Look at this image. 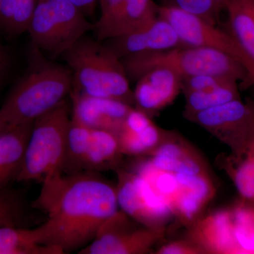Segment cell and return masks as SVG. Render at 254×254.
I'll list each match as a JSON object with an SVG mask.
<instances>
[{
	"label": "cell",
	"instance_id": "obj_27",
	"mask_svg": "<svg viewBox=\"0 0 254 254\" xmlns=\"http://www.w3.org/2000/svg\"><path fill=\"white\" fill-rule=\"evenodd\" d=\"M173 5L216 25L227 0H172Z\"/></svg>",
	"mask_w": 254,
	"mask_h": 254
},
{
	"label": "cell",
	"instance_id": "obj_18",
	"mask_svg": "<svg viewBox=\"0 0 254 254\" xmlns=\"http://www.w3.org/2000/svg\"><path fill=\"white\" fill-rule=\"evenodd\" d=\"M158 8L153 0H125L121 11L107 31L104 41L146 26L158 17Z\"/></svg>",
	"mask_w": 254,
	"mask_h": 254
},
{
	"label": "cell",
	"instance_id": "obj_26",
	"mask_svg": "<svg viewBox=\"0 0 254 254\" xmlns=\"http://www.w3.org/2000/svg\"><path fill=\"white\" fill-rule=\"evenodd\" d=\"M224 167L242 199L254 204V174L248 159L231 156L227 159Z\"/></svg>",
	"mask_w": 254,
	"mask_h": 254
},
{
	"label": "cell",
	"instance_id": "obj_25",
	"mask_svg": "<svg viewBox=\"0 0 254 254\" xmlns=\"http://www.w3.org/2000/svg\"><path fill=\"white\" fill-rule=\"evenodd\" d=\"M136 172L148 180L155 192L170 205L174 214V206L180 190L176 175L155 168L150 160L140 165Z\"/></svg>",
	"mask_w": 254,
	"mask_h": 254
},
{
	"label": "cell",
	"instance_id": "obj_32",
	"mask_svg": "<svg viewBox=\"0 0 254 254\" xmlns=\"http://www.w3.org/2000/svg\"><path fill=\"white\" fill-rule=\"evenodd\" d=\"M16 12V0H0V26L11 35Z\"/></svg>",
	"mask_w": 254,
	"mask_h": 254
},
{
	"label": "cell",
	"instance_id": "obj_36",
	"mask_svg": "<svg viewBox=\"0 0 254 254\" xmlns=\"http://www.w3.org/2000/svg\"><path fill=\"white\" fill-rule=\"evenodd\" d=\"M250 81L251 83H253L254 85V74L250 76Z\"/></svg>",
	"mask_w": 254,
	"mask_h": 254
},
{
	"label": "cell",
	"instance_id": "obj_1",
	"mask_svg": "<svg viewBox=\"0 0 254 254\" xmlns=\"http://www.w3.org/2000/svg\"><path fill=\"white\" fill-rule=\"evenodd\" d=\"M41 184L32 203L47 215L44 223L36 228L38 243L63 254L89 245L120 208L116 187L96 172L58 174Z\"/></svg>",
	"mask_w": 254,
	"mask_h": 254
},
{
	"label": "cell",
	"instance_id": "obj_14",
	"mask_svg": "<svg viewBox=\"0 0 254 254\" xmlns=\"http://www.w3.org/2000/svg\"><path fill=\"white\" fill-rule=\"evenodd\" d=\"M188 238L203 254H240L234 234L230 209L198 219L190 225Z\"/></svg>",
	"mask_w": 254,
	"mask_h": 254
},
{
	"label": "cell",
	"instance_id": "obj_7",
	"mask_svg": "<svg viewBox=\"0 0 254 254\" xmlns=\"http://www.w3.org/2000/svg\"><path fill=\"white\" fill-rule=\"evenodd\" d=\"M186 118L226 145L234 158H243L254 144V105L244 103L241 99L227 102Z\"/></svg>",
	"mask_w": 254,
	"mask_h": 254
},
{
	"label": "cell",
	"instance_id": "obj_15",
	"mask_svg": "<svg viewBox=\"0 0 254 254\" xmlns=\"http://www.w3.org/2000/svg\"><path fill=\"white\" fill-rule=\"evenodd\" d=\"M150 155L152 165L163 171L185 175L208 173L201 157L175 133L166 132L163 141Z\"/></svg>",
	"mask_w": 254,
	"mask_h": 254
},
{
	"label": "cell",
	"instance_id": "obj_31",
	"mask_svg": "<svg viewBox=\"0 0 254 254\" xmlns=\"http://www.w3.org/2000/svg\"><path fill=\"white\" fill-rule=\"evenodd\" d=\"M158 254H203L198 247L189 240L175 241L164 245L158 249Z\"/></svg>",
	"mask_w": 254,
	"mask_h": 254
},
{
	"label": "cell",
	"instance_id": "obj_28",
	"mask_svg": "<svg viewBox=\"0 0 254 254\" xmlns=\"http://www.w3.org/2000/svg\"><path fill=\"white\" fill-rule=\"evenodd\" d=\"M180 188L199 198L205 204L213 199L215 193L213 182L208 173L198 175L175 174Z\"/></svg>",
	"mask_w": 254,
	"mask_h": 254
},
{
	"label": "cell",
	"instance_id": "obj_12",
	"mask_svg": "<svg viewBox=\"0 0 254 254\" xmlns=\"http://www.w3.org/2000/svg\"><path fill=\"white\" fill-rule=\"evenodd\" d=\"M182 79L168 68L156 67L147 71L136 81L133 91L136 109L150 118L165 109L182 91Z\"/></svg>",
	"mask_w": 254,
	"mask_h": 254
},
{
	"label": "cell",
	"instance_id": "obj_13",
	"mask_svg": "<svg viewBox=\"0 0 254 254\" xmlns=\"http://www.w3.org/2000/svg\"><path fill=\"white\" fill-rule=\"evenodd\" d=\"M106 45L120 59L136 53H149L184 46L173 26L158 16L136 31L107 40Z\"/></svg>",
	"mask_w": 254,
	"mask_h": 254
},
{
	"label": "cell",
	"instance_id": "obj_30",
	"mask_svg": "<svg viewBox=\"0 0 254 254\" xmlns=\"http://www.w3.org/2000/svg\"><path fill=\"white\" fill-rule=\"evenodd\" d=\"M40 0H16V12L11 35L27 31L28 25Z\"/></svg>",
	"mask_w": 254,
	"mask_h": 254
},
{
	"label": "cell",
	"instance_id": "obj_4",
	"mask_svg": "<svg viewBox=\"0 0 254 254\" xmlns=\"http://www.w3.org/2000/svg\"><path fill=\"white\" fill-rule=\"evenodd\" d=\"M128 79L137 81L156 67L173 70L182 78L197 75H215L237 82H250L240 61L219 50L200 47L180 46L172 49L136 53L122 58Z\"/></svg>",
	"mask_w": 254,
	"mask_h": 254
},
{
	"label": "cell",
	"instance_id": "obj_21",
	"mask_svg": "<svg viewBox=\"0 0 254 254\" xmlns=\"http://www.w3.org/2000/svg\"><path fill=\"white\" fill-rule=\"evenodd\" d=\"M56 247L38 243L36 228L0 227V254H61Z\"/></svg>",
	"mask_w": 254,
	"mask_h": 254
},
{
	"label": "cell",
	"instance_id": "obj_24",
	"mask_svg": "<svg viewBox=\"0 0 254 254\" xmlns=\"http://www.w3.org/2000/svg\"><path fill=\"white\" fill-rule=\"evenodd\" d=\"M28 206L21 190H0V227H27Z\"/></svg>",
	"mask_w": 254,
	"mask_h": 254
},
{
	"label": "cell",
	"instance_id": "obj_23",
	"mask_svg": "<svg viewBox=\"0 0 254 254\" xmlns=\"http://www.w3.org/2000/svg\"><path fill=\"white\" fill-rule=\"evenodd\" d=\"M230 210L240 254H254V204L242 199Z\"/></svg>",
	"mask_w": 254,
	"mask_h": 254
},
{
	"label": "cell",
	"instance_id": "obj_22",
	"mask_svg": "<svg viewBox=\"0 0 254 254\" xmlns=\"http://www.w3.org/2000/svg\"><path fill=\"white\" fill-rule=\"evenodd\" d=\"M91 132V128L71 120L64 174L72 175L84 172L83 163L89 143Z\"/></svg>",
	"mask_w": 254,
	"mask_h": 254
},
{
	"label": "cell",
	"instance_id": "obj_37",
	"mask_svg": "<svg viewBox=\"0 0 254 254\" xmlns=\"http://www.w3.org/2000/svg\"><path fill=\"white\" fill-rule=\"evenodd\" d=\"M2 132H3L2 124H1V121H0V133H2Z\"/></svg>",
	"mask_w": 254,
	"mask_h": 254
},
{
	"label": "cell",
	"instance_id": "obj_5",
	"mask_svg": "<svg viewBox=\"0 0 254 254\" xmlns=\"http://www.w3.org/2000/svg\"><path fill=\"white\" fill-rule=\"evenodd\" d=\"M71 124L66 100L33 122L16 182H37L63 173Z\"/></svg>",
	"mask_w": 254,
	"mask_h": 254
},
{
	"label": "cell",
	"instance_id": "obj_19",
	"mask_svg": "<svg viewBox=\"0 0 254 254\" xmlns=\"http://www.w3.org/2000/svg\"><path fill=\"white\" fill-rule=\"evenodd\" d=\"M118 138L113 133L91 129L83 170L98 172L112 168L121 157Z\"/></svg>",
	"mask_w": 254,
	"mask_h": 254
},
{
	"label": "cell",
	"instance_id": "obj_17",
	"mask_svg": "<svg viewBox=\"0 0 254 254\" xmlns=\"http://www.w3.org/2000/svg\"><path fill=\"white\" fill-rule=\"evenodd\" d=\"M227 32L254 62V0H227Z\"/></svg>",
	"mask_w": 254,
	"mask_h": 254
},
{
	"label": "cell",
	"instance_id": "obj_29",
	"mask_svg": "<svg viewBox=\"0 0 254 254\" xmlns=\"http://www.w3.org/2000/svg\"><path fill=\"white\" fill-rule=\"evenodd\" d=\"M100 16L95 23L98 41H103L107 31L118 18L125 0H99Z\"/></svg>",
	"mask_w": 254,
	"mask_h": 254
},
{
	"label": "cell",
	"instance_id": "obj_10",
	"mask_svg": "<svg viewBox=\"0 0 254 254\" xmlns=\"http://www.w3.org/2000/svg\"><path fill=\"white\" fill-rule=\"evenodd\" d=\"M117 187L119 206L130 218L143 227L163 230L173 215V209L153 190L141 174H120Z\"/></svg>",
	"mask_w": 254,
	"mask_h": 254
},
{
	"label": "cell",
	"instance_id": "obj_35",
	"mask_svg": "<svg viewBox=\"0 0 254 254\" xmlns=\"http://www.w3.org/2000/svg\"><path fill=\"white\" fill-rule=\"evenodd\" d=\"M245 156H246V158L248 159L249 161H250L251 166H252L254 174V144L251 146L250 150L246 153Z\"/></svg>",
	"mask_w": 254,
	"mask_h": 254
},
{
	"label": "cell",
	"instance_id": "obj_6",
	"mask_svg": "<svg viewBox=\"0 0 254 254\" xmlns=\"http://www.w3.org/2000/svg\"><path fill=\"white\" fill-rule=\"evenodd\" d=\"M94 27L68 0H40L27 32L31 46L58 58Z\"/></svg>",
	"mask_w": 254,
	"mask_h": 254
},
{
	"label": "cell",
	"instance_id": "obj_2",
	"mask_svg": "<svg viewBox=\"0 0 254 254\" xmlns=\"http://www.w3.org/2000/svg\"><path fill=\"white\" fill-rule=\"evenodd\" d=\"M72 89V73L68 66L46 59L41 50L31 46L27 71L0 108L3 132L33 123L58 106Z\"/></svg>",
	"mask_w": 254,
	"mask_h": 254
},
{
	"label": "cell",
	"instance_id": "obj_16",
	"mask_svg": "<svg viewBox=\"0 0 254 254\" xmlns=\"http://www.w3.org/2000/svg\"><path fill=\"white\" fill-rule=\"evenodd\" d=\"M33 125L23 124L0 133V190L16 182Z\"/></svg>",
	"mask_w": 254,
	"mask_h": 254
},
{
	"label": "cell",
	"instance_id": "obj_33",
	"mask_svg": "<svg viewBox=\"0 0 254 254\" xmlns=\"http://www.w3.org/2000/svg\"><path fill=\"white\" fill-rule=\"evenodd\" d=\"M11 66V56L8 50L0 42V86L6 79Z\"/></svg>",
	"mask_w": 254,
	"mask_h": 254
},
{
	"label": "cell",
	"instance_id": "obj_11",
	"mask_svg": "<svg viewBox=\"0 0 254 254\" xmlns=\"http://www.w3.org/2000/svg\"><path fill=\"white\" fill-rule=\"evenodd\" d=\"M71 120L91 129L103 130L115 136L123 128L131 105L118 100L91 96L72 91Z\"/></svg>",
	"mask_w": 254,
	"mask_h": 254
},
{
	"label": "cell",
	"instance_id": "obj_9",
	"mask_svg": "<svg viewBox=\"0 0 254 254\" xmlns=\"http://www.w3.org/2000/svg\"><path fill=\"white\" fill-rule=\"evenodd\" d=\"M130 217L118 210L100 229L95 240L79 251L80 254H147L161 240L163 230L136 228Z\"/></svg>",
	"mask_w": 254,
	"mask_h": 254
},
{
	"label": "cell",
	"instance_id": "obj_3",
	"mask_svg": "<svg viewBox=\"0 0 254 254\" xmlns=\"http://www.w3.org/2000/svg\"><path fill=\"white\" fill-rule=\"evenodd\" d=\"M63 57L72 73V91L134 104L121 59L106 45L84 36Z\"/></svg>",
	"mask_w": 254,
	"mask_h": 254
},
{
	"label": "cell",
	"instance_id": "obj_20",
	"mask_svg": "<svg viewBox=\"0 0 254 254\" xmlns=\"http://www.w3.org/2000/svg\"><path fill=\"white\" fill-rule=\"evenodd\" d=\"M186 100L185 116L218 106L232 100L241 99L238 82L222 80L216 84L184 93Z\"/></svg>",
	"mask_w": 254,
	"mask_h": 254
},
{
	"label": "cell",
	"instance_id": "obj_8",
	"mask_svg": "<svg viewBox=\"0 0 254 254\" xmlns=\"http://www.w3.org/2000/svg\"><path fill=\"white\" fill-rule=\"evenodd\" d=\"M158 13L160 17L173 26L184 46L219 50L240 61L247 71L254 67V62L245 54L227 31L220 30L216 25L173 4L158 6Z\"/></svg>",
	"mask_w": 254,
	"mask_h": 254
},
{
	"label": "cell",
	"instance_id": "obj_34",
	"mask_svg": "<svg viewBox=\"0 0 254 254\" xmlns=\"http://www.w3.org/2000/svg\"><path fill=\"white\" fill-rule=\"evenodd\" d=\"M76 5L85 15H91L94 11L95 4L98 0H68Z\"/></svg>",
	"mask_w": 254,
	"mask_h": 254
}]
</instances>
